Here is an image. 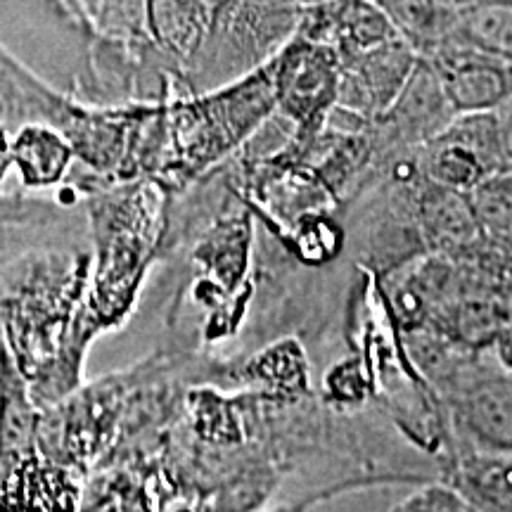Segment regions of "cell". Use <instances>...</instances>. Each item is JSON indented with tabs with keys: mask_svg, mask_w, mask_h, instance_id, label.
<instances>
[{
	"mask_svg": "<svg viewBox=\"0 0 512 512\" xmlns=\"http://www.w3.org/2000/svg\"><path fill=\"white\" fill-rule=\"evenodd\" d=\"M491 114H494L496 121V131L498 140H501L505 164H508V169H512V93L496 107V110H491Z\"/></svg>",
	"mask_w": 512,
	"mask_h": 512,
	"instance_id": "14",
	"label": "cell"
},
{
	"mask_svg": "<svg viewBox=\"0 0 512 512\" xmlns=\"http://www.w3.org/2000/svg\"><path fill=\"white\" fill-rule=\"evenodd\" d=\"M441 43H456L512 64V0H484L453 10Z\"/></svg>",
	"mask_w": 512,
	"mask_h": 512,
	"instance_id": "9",
	"label": "cell"
},
{
	"mask_svg": "<svg viewBox=\"0 0 512 512\" xmlns=\"http://www.w3.org/2000/svg\"><path fill=\"white\" fill-rule=\"evenodd\" d=\"M370 392H373V382H370L361 356L342 358L335 368L325 373L323 401L330 408H337V411H349V408L363 406Z\"/></svg>",
	"mask_w": 512,
	"mask_h": 512,
	"instance_id": "12",
	"label": "cell"
},
{
	"mask_svg": "<svg viewBox=\"0 0 512 512\" xmlns=\"http://www.w3.org/2000/svg\"><path fill=\"white\" fill-rule=\"evenodd\" d=\"M456 117L458 114L453 112L451 102L446 98L437 69L425 57H420L399 98L370 124L377 171L396 157L418 152Z\"/></svg>",
	"mask_w": 512,
	"mask_h": 512,
	"instance_id": "3",
	"label": "cell"
},
{
	"mask_svg": "<svg viewBox=\"0 0 512 512\" xmlns=\"http://www.w3.org/2000/svg\"><path fill=\"white\" fill-rule=\"evenodd\" d=\"M304 3H318V0H304Z\"/></svg>",
	"mask_w": 512,
	"mask_h": 512,
	"instance_id": "17",
	"label": "cell"
},
{
	"mask_svg": "<svg viewBox=\"0 0 512 512\" xmlns=\"http://www.w3.org/2000/svg\"><path fill=\"white\" fill-rule=\"evenodd\" d=\"M479 512H512V453L448 441L444 479Z\"/></svg>",
	"mask_w": 512,
	"mask_h": 512,
	"instance_id": "8",
	"label": "cell"
},
{
	"mask_svg": "<svg viewBox=\"0 0 512 512\" xmlns=\"http://www.w3.org/2000/svg\"><path fill=\"white\" fill-rule=\"evenodd\" d=\"M479 230L491 245L512 247V169L496 171L467 192Z\"/></svg>",
	"mask_w": 512,
	"mask_h": 512,
	"instance_id": "11",
	"label": "cell"
},
{
	"mask_svg": "<svg viewBox=\"0 0 512 512\" xmlns=\"http://www.w3.org/2000/svg\"><path fill=\"white\" fill-rule=\"evenodd\" d=\"M392 512H479L460 491L446 482L425 484L396 505Z\"/></svg>",
	"mask_w": 512,
	"mask_h": 512,
	"instance_id": "13",
	"label": "cell"
},
{
	"mask_svg": "<svg viewBox=\"0 0 512 512\" xmlns=\"http://www.w3.org/2000/svg\"><path fill=\"white\" fill-rule=\"evenodd\" d=\"M418 60L420 55L399 36L344 60L337 107L375 121L399 98Z\"/></svg>",
	"mask_w": 512,
	"mask_h": 512,
	"instance_id": "5",
	"label": "cell"
},
{
	"mask_svg": "<svg viewBox=\"0 0 512 512\" xmlns=\"http://www.w3.org/2000/svg\"><path fill=\"white\" fill-rule=\"evenodd\" d=\"M418 164L427 181L458 192H470L486 176L508 169L494 114H458L437 138L420 147Z\"/></svg>",
	"mask_w": 512,
	"mask_h": 512,
	"instance_id": "4",
	"label": "cell"
},
{
	"mask_svg": "<svg viewBox=\"0 0 512 512\" xmlns=\"http://www.w3.org/2000/svg\"><path fill=\"white\" fill-rule=\"evenodd\" d=\"M271 69L275 110L294 126L287 155L299 157L328 124L339 100L342 57L325 43L299 36Z\"/></svg>",
	"mask_w": 512,
	"mask_h": 512,
	"instance_id": "2",
	"label": "cell"
},
{
	"mask_svg": "<svg viewBox=\"0 0 512 512\" xmlns=\"http://www.w3.org/2000/svg\"><path fill=\"white\" fill-rule=\"evenodd\" d=\"M413 363L437 389L453 441L512 453V373L489 349L434 337L415 351Z\"/></svg>",
	"mask_w": 512,
	"mask_h": 512,
	"instance_id": "1",
	"label": "cell"
},
{
	"mask_svg": "<svg viewBox=\"0 0 512 512\" xmlns=\"http://www.w3.org/2000/svg\"><path fill=\"white\" fill-rule=\"evenodd\" d=\"M486 349H489L491 356L496 358L498 366L512 373V316L496 330V335L491 337L489 347Z\"/></svg>",
	"mask_w": 512,
	"mask_h": 512,
	"instance_id": "15",
	"label": "cell"
},
{
	"mask_svg": "<svg viewBox=\"0 0 512 512\" xmlns=\"http://www.w3.org/2000/svg\"><path fill=\"white\" fill-rule=\"evenodd\" d=\"M425 60L437 69L446 98L456 114L491 112L512 93L510 62L456 43H441Z\"/></svg>",
	"mask_w": 512,
	"mask_h": 512,
	"instance_id": "6",
	"label": "cell"
},
{
	"mask_svg": "<svg viewBox=\"0 0 512 512\" xmlns=\"http://www.w3.org/2000/svg\"><path fill=\"white\" fill-rule=\"evenodd\" d=\"M441 3H444L446 8H451V10H460V8H467V5L484 3V0H441Z\"/></svg>",
	"mask_w": 512,
	"mask_h": 512,
	"instance_id": "16",
	"label": "cell"
},
{
	"mask_svg": "<svg viewBox=\"0 0 512 512\" xmlns=\"http://www.w3.org/2000/svg\"><path fill=\"white\" fill-rule=\"evenodd\" d=\"M304 36L325 43L344 60L396 38V31L375 0H318Z\"/></svg>",
	"mask_w": 512,
	"mask_h": 512,
	"instance_id": "7",
	"label": "cell"
},
{
	"mask_svg": "<svg viewBox=\"0 0 512 512\" xmlns=\"http://www.w3.org/2000/svg\"><path fill=\"white\" fill-rule=\"evenodd\" d=\"M387 15L396 36L420 57L432 55L446 38L453 10L441 0H375Z\"/></svg>",
	"mask_w": 512,
	"mask_h": 512,
	"instance_id": "10",
	"label": "cell"
}]
</instances>
